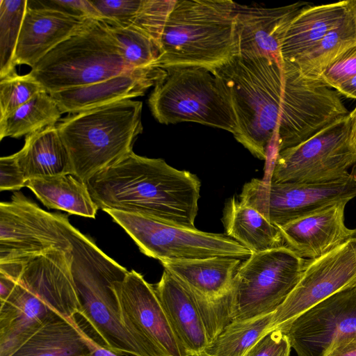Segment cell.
Segmentation results:
<instances>
[{"label": "cell", "mask_w": 356, "mask_h": 356, "mask_svg": "<svg viewBox=\"0 0 356 356\" xmlns=\"http://www.w3.org/2000/svg\"><path fill=\"white\" fill-rule=\"evenodd\" d=\"M353 236H356V229H353Z\"/></svg>", "instance_id": "cell-43"}, {"label": "cell", "mask_w": 356, "mask_h": 356, "mask_svg": "<svg viewBox=\"0 0 356 356\" xmlns=\"http://www.w3.org/2000/svg\"><path fill=\"white\" fill-rule=\"evenodd\" d=\"M15 285L13 279L0 273V302L5 301L11 293Z\"/></svg>", "instance_id": "cell-38"}, {"label": "cell", "mask_w": 356, "mask_h": 356, "mask_svg": "<svg viewBox=\"0 0 356 356\" xmlns=\"http://www.w3.org/2000/svg\"><path fill=\"white\" fill-rule=\"evenodd\" d=\"M131 70L104 23L93 20L49 51L29 74L50 94L102 81Z\"/></svg>", "instance_id": "cell-7"}, {"label": "cell", "mask_w": 356, "mask_h": 356, "mask_svg": "<svg viewBox=\"0 0 356 356\" xmlns=\"http://www.w3.org/2000/svg\"><path fill=\"white\" fill-rule=\"evenodd\" d=\"M45 91L29 73L8 76L0 81V120L13 113L36 95Z\"/></svg>", "instance_id": "cell-32"}, {"label": "cell", "mask_w": 356, "mask_h": 356, "mask_svg": "<svg viewBox=\"0 0 356 356\" xmlns=\"http://www.w3.org/2000/svg\"><path fill=\"white\" fill-rule=\"evenodd\" d=\"M62 113L46 91L40 92L5 118L0 120V140L18 138L56 125Z\"/></svg>", "instance_id": "cell-28"}, {"label": "cell", "mask_w": 356, "mask_h": 356, "mask_svg": "<svg viewBox=\"0 0 356 356\" xmlns=\"http://www.w3.org/2000/svg\"><path fill=\"white\" fill-rule=\"evenodd\" d=\"M291 348L286 335L276 328L264 334L245 356H289Z\"/></svg>", "instance_id": "cell-34"}, {"label": "cell", "mask_w": 356, "mask_h": 356, "mask_svg": "<svg viewBox=\"0 0 356 356\" xmlns=\"http://www.w3.org/2000/svg\"><path fill=\"white\" fill-rule=\"evenodd\" d=\"M222 221L226 234L252 253L284 246L278 227L234 197L227 201Z\"/></svg>", "instance_id": "cell-24"}, {"label": "cell", "mask_w": 356, "mask_h": 356, "mask_svg": "<svg viewBox=\"0 0 356 356\" xmlns=\"http://www.w3.org/2000/svg\"><path fill=\"white\" fill-rule=\"evenodd\" d=\"M154 289L188 355L204 356L209 339L191 290L165 269Z\"/></svg>", "instance_id": "cell-21"}, {"label": "cell", "mask_w": 356, "mask_h": 356, "mask_svg": "<svg viewBox=\"0 0 356 356\" xmlns=\"http://www.w3.org/2000/svg\"><path fill=\"white\" fill-rule=\"evenodd\" d=\"M335 90L346 97L356 99V76L342 83Z\"/></svg>", "instance_id": "cell-39"}, {"label": "cell", "mask_w": 356, "mask_h": 356, "mask_svg": "<svg viewBox=\"0 0 356 356\" xmlns=\"http://www.w3.org/2000/svg\"><path fill=\"white\" fill-rule=\"evenodd\" d=\"M104 211L124 229L141 252L160 261L214 257L241 259L252 254L226 234L206 232L114 209Z\"/></svg>", "instance_id": "cell-10"}, {"label": "cell", "mask_w": 356, "mask_h": 356, "mask_svg": "<svg viewBox=\"0 0 356 356\" xmlns=\"http://www.w3.org/2000/svg\"><path fill=\"white\" fill-rule=\"evenodd\" d=\"M42 6L59 10L65 13L88 19L101 21L102 17L99 11L92 4L91 1L88 0H50V1H35Z\"/></svg>", "instance_id": "cell-35"}, {"label": "cell", "mask_w": 356, "mask_h": 356, "mask_svg": "<svg viewBox=\"0 0 356 356\" xmlns=\"http://www.w3.org/2000/svg\"><path fill=\"white\" fill-rule=\"evenodd\" d=\"M27 3L0 1V79L17 74L13 60Z\"/></svg>", "instance_id": "cell-31"}, {"label": "cell", "mask_w": 356, "mask_h": 356, "mask_svg": "<svg viewBox=\"0 0 356 356\" xmlns=\"http://www.w3.org/2000/svg\"><path fill=\"white\" fill-rule=\"evenodd\" d=\"M355 44V24L350 7L346 17L338 26L290 63L294 64L304 76L320 80L327 67L341 54Z\"/></svg>", "instance_id": "cell-27"}, {"label": "cell", "mask_w": 356, "mask_h": 356, "mask_svg": "<svg viewBox=\"0 0 356 356\" xmlns=\"http://www.w3.org/2000/svg\"><path fill=\"white\" fill-rule=\"evenodd\" d=\"M93 20L28 1L14 56V65L31 68L49 51L86 29Z\"/></svg>", "instance_id": "cell-18"}, {"label": "cell", "mask_w": 356, "mask_h": 356, "mask_svg": "<svg viewBox=\"0 0 356 356\" xmlns=\"http://www.w3.org/2000/svg\"><path fill=\"white\" fill-rule=\"evenodd\" d=\"M70 222L39 207L21 192L0 204V264L23 261L52 249L72 250Z\"/></svg>", "instance_id": "cell-12"}, {"label": "cell", "mask_w": 356, "mask_h": 356, "mask_svg": "<svg viewBox=\"0 0 356 356\" xmlns=\"http://www.w3.org/2000/svg\"><path fill=\"white\" fill-rule=\"evenodd\" d=\"M327 356H356V332L346 334L335 341Z\"/></svg>", "instance_id": "cell-37"}, {"label": "cell", "mask_w": 356, "mask_h": 356, "mask_svg": "<svg viewBox=\"0 0 356 356\" xmlns=\"http://www.w3.org/2000/svg\"><path fill=\"white\" fill-rule=\"evenodd\" d=\"M305 263L306 259L286 246L252 253L232 281V322L274 312L299 282Z\"/></svg>", "instance_id": "cell-9"}, {"label": "cell", "mask_w": 356, "mask_h": 356, "mask_svg": "<svg viewBox=\"0 0 356 356\" xmlns=\"http://www.w3.org/2000/svg\"><path fill=\"white\" fill-rule=\"evenodd\" d=\"M24 174L15 154L0 159V190H19L25 186Z\"/></svg>", "instance_id": "cell-36"}, {"label": "cell", "mask_w": 356, "mask_h": 356, "mask_svg": "<svg viewBox=\"0 0 356 356\" xmlns=\"http://www.w3.org/2000/svg\"><path fill=\"white\" fill-rule=\"evenodd\" d=\"M154 64L133 69L90 85L50 93L63 113H76L143 96L165 74Z\"/></svg>", "instance_id": "cell-20"}, {"label": "cell", "mask_w": 356, "mask_h": 356, "mask_svg": "<svg viewBox=\"0 0 356 356\" xmlns=\"http://www.w3.org/2000/svg\"><path fill=\"white\" fill-rule=\"evenodd\" d=\"M273 315V312L231 322L207 346L204 356H245L264 334L270 331Z\"/></svg>", "instance_id": "cell-29"}, {"label": "cell", "mask_w": 356, "mask_h": 356, "mask_svg": "<svg viewBox=\"0 0 356 356\" xmlns=\"http://www.w3.org/2000/svg\"><path fill=\"white\" fill-rule=\"evenodd\" d=\"M90 342L92 348L91 356H121L103 347L91 337Z\"/></svg>", "instance_id": "cell-41"}, {"label": "cell", "mask_w": 356, "mask_h": 356, "mask_svg": "<svg viewBox=\"0 0 356 356\" xmlns=\"http://www.w3.org/2000/svg\"><path fill=\"white\" fill-rule=\"evenodd\" d=\"M348 115L328 124L305 141L276 154L274 182H326L349 175L356 152L348 140Z\"/></svg>", "instance_id": "cell-13"}, {"label": "cell", "mask_w": 356, "mask_h": 356, "mask_svg": "<svg viewBox=\"0 0 356 356\" xmlns=\"http://www.w3.org/2000/svg\"><path fill=\"white\" fill-rule=\"evenodd\" d=\"M119 46L126 63L132 69L156 65L161 55L159 43L144 33L108 19L101 20Z\"/></svg>", "instance_id": "cell-30"}, {"label": "cell", "mask_w": 356, "mask_h": 356, "mask_svg": "<svg viewBox=\"0 0 356 356\" xmlns=\"http://www.w3.org/2000/svg\"><path fill=\"white\" fill-rule=\"evenodd\" d=\"M306 2L276 7L248 6L236 3L235 30L238 54L266 57L282 64L280 48L287 29Z\"/></svg>", "instance_id": "cell-17"}, {"label": "cell", "mask_w": 356, "mask_h": 356, "mask_svg": "<svg viewBox=\"0 0 356 356\" xmlns=\"http://www.w3.org/2000/svg\"><path fill=\"white\" fill-rule=\"evenodd\" d=\"M71 271L82 316L101 339L103 347L122 355L152 356L124 326L114 283L129 272L72 225Z\"/></svg>", "instance_id": "cell-5"}, {"label": "cell", "mask_w": 356, "mask_h": 356, "mask_svg": "<svg viewBox=\"0 0 356 356\" xmlns=\"http://www.w3.org/2000/svg\"><path fill=\"white\" fill-rule=\"evenodd\" d=\"M122 322L152 356H188L154 289L132 270L114 283Z\"/></svg>", "instance_id": "cell-14"}, {"label": "cell", "mask_w": 356, "mask_h": 356, "mask_svg": "<svg viewBox=\"0 0 356 356\" xmlns=\"http://www.w3.org/2000/svg\"><path fill=\"white\" fill-rule=\"evenodd\" d=\"M235 4L232 0H176L162 32L156 65L213 72L237 55Z\"/></svg>", "instance_id": "cell-4"}, {"label": "cell", "mask_w": 356, "mask_h": 356, "mask_svg": "<svg viewBox=\"0 0 356 356\" xmlns=\"http://www.w3.org/2000/svg\"><path fill=\"white\" fill-rule=\"evenodd\" d=\"M356 76V44L337 57L322 73L320 80L331 88Z\"/></svg>", "instance_id": "cell-33"}, {"label": "cell", "mask_w": 356, "mask_h": 356, "mask_svg": "<svg viewBox=\"0 0 356 356\" xmlns=\"http://www.w3.org/2000/svg\"><path fill=\"white\" fill-rule=\"evenodd\" d=\"M348 202H339L278 227L284 246L306 259L319 258L353 237L344 222Z\"/></svg>", "instance_id": "cell-19"}, {"label": "cell", "mask_w": 356, "mask_h": 356, "mask_svg": "<svg viewBox=\"0 0 356 356\" xmlns=\"http://www.w3.org/2000/svg\"><path fill=\"white\" fill-rule=\"evenodd\" d=\"M349 135L348 140L350 147L356 152V107L349 112Z\"/></svg>", "instance_id": "cell-40"}, {"label": "cell", "mask_w": 356, "mask_h": 356, "mask_svg": "<svg viewBox=\"0 0 356 356\" xmlns=\"http://www.w3.org/2000/svg\"><path fill=\"white\" fill-rule=\"evenodd\" d=\"M233 110L234 138L261 160L275 138L283 90L281 64L266 57L236 55L212 72Z\"/></svg>", "instance_id": "cell-3"}, {"label": "cell", "mask_w": 356, "mask_h": 356, "mask_svg": "<svg viewBox=\"0 0 356 356\" xmlns=\"http://www.w3.org/2000/svg\"><path fill=\"white\" fill-rule=\"evenodd\" d=\"M14 154L26 181L59 175H74L70 156L56 125L26 136L24 147Z\"/></svg>", "instance_id": "cell-23"}, {"label": "cell", "mask_w": 356, "mask_h": 356, "mask_svg": "<svg viewBox=\"0 0 356 356\" xmlns=\"http://www.w3.org/2000/svg\"><path fill=\"white\" fill-rule=\"evenodd\" d=\"M356 285V236L315 259H306L300 279L273 312L270 330L333 294Z\"/></svg>", "instance_id": "cell-15"}, {"label": "cell", "mask_w": 356, "mask_h": 356, "mask_svg": "<svg viewBox=\"0 0 356 356\" xmlns=\"http://www.w3.org/2000/svg\"><path fill=\"white\" fill-rule=\"evenodd\" d=\"M350 1V7L353 15V17L355 19V29H356V0H349Z\"/></svg>", "instance_id": "cell-42"}, {"label": "cell", "mask_w": 356, "mask_h": 356, "mask_svg": "<svg viewBox=\"0 0 356 356\" xmlns=\"http://www.w3.org/2000/svg\"><path fill=\"white\" fill-rule=\"evenodd\" d=\"M356 197V166L341 179L326 182H274L252 179L239 200L280 227L296 218Z\"/></svg>", "instance_id": "cell-11"}, {"label": "cell", "mask_w": 356, "mask_h": 356, "mask_svg": "<svg viewBox=\"0 0 356 356\" xmlns=\"http://www.w3.org/2000/svg\"><path fill=\"white\" fill-rule=\"evenodd\" d=\"M86 184L103 211L114 209L195 227L200 181L162 159L141 156L132 151L93 175Z\"/></svg>", "instance_id": "cell-1"}, {"label": "cell", "mask_w": 356, "mask_h": 356, "mask_svg": "<svg viewBox=\"0 0 356 356\" xmlns=\"http://www.w3.org/2000/svg\"><path fill=\"white\" fill-rule=\"evenodd\" d=\"M277 328L298 356H327L335 341L356 332V286L333 294Z\"/></svg>", "instance_id": "cell-16"}, {"label": "cell", "mask_w": 356, "mask_h": 356, "mask_svg": "<svg viewBox=\"0 0 356 356\" xmlns=\"http://www.w3.org/2000/svg\"><path fill=\"white\" fill-rule=\"evenodd\" d=\"M350 10L349 0L304 6L291 22L282 40V61L292 62L338 26Z\"/></svg>", "instance_id": "cell-22"}, {"label": "cell", "mask_w": 356, "mask_h": 356, "mask_svg": "<svg viewBox=\"0 0 356 356\" xmlns=\"http://www.w3.org/2000/svg\"><path fill=\"white\" fill-rule=\"evenodd\" d=\"M90 339L76 321L58 314L10 356H91Z\"/></svg>", "instance_id": "cell-25"}, {"label": "cell", "mask_w": 356, "mask_h": 356, "mask_svg": "<svg viewBox=\"0 0 356 356\" xmlns=\"http://www.w3.org/2000/svg\"><path fill=\"white\" fill-rule=\"evenodd\" d=\"M72 250L52 249L29 259L0 264L15 285L0 302V356H10L58 314L76 321L79 304Z\"/></svg>", "instance_id": "cell-2"}, {"label": "cell", "mask_w": 356, "mask_h": 356, "mask_svg": "<svg viewBox=\"0 0 356 356\" xmlns=\"http://www.w3.org/2000/svg\"><path fill=\"white\" fill-rule=\"evenodd\" d=\"M25 186L48 209L92 218L99 209L86 183L71 174L31 179Z\"/></svg>", "instance_id": "cell-26"}, {"label": "cell", "mask_w": 356, "mask_h": 356, "mask_svg": "<svg viewBox=\"0 0 356 356\" xmlns=\"http://www.w3.org/2000/svg\"><path fill=\"white\" fill-rule=\"evenodd\" d=\"M148 104L154 118L164 124L197 122L234 135L236 122L229 100L215 75L195 66L164 68Z\"/></svg>", "instance_id": "cell-8"}, {"label": "cell", "mask_w": 356, "mask_h": 356, "mask_svg": "<svg viewBox=\"0 0 356 356\" xmlns=\"http://www.w3.org/2000/svg\"><path fill=\"white\" fill-rule=\"evenodd\" d=\"M143 103L124 99L61 118L56 127L70 156L74 175L86 183L131 153L143 132Z\"/></svg>", "instance_id": "cell-6"}]
</instances>
